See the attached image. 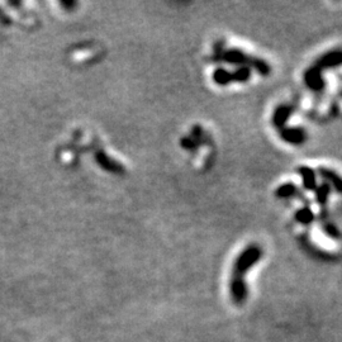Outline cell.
Here are the masks:
<instances>
[{"instance_id":"obj_1","label":"cell","mask_w":342,"mask_h":342,"mask_svg":"<svg viewBox=\"0 0 342 342\" xmlns=\"http://www.w3.org/2000/svg\"><path fill=\"white\" fill-rule=\"evenodd\" d=\"M262 256H264V251L261 246L257 244H251L245 247L234 260L232 277L229 280V293L234 304L242 305L246 302L249 290L245 282V275L262 259Z\"/></svg>"},{"instance_id":"obj_2","label":"cell","mask_w":342,"mask_h":342,"mask_svg":"<svg viewBox=\"0 0 342 342\" xmlns=\"http://www.w3.org/2000/svg\"><path fill=\"white\" fill-rule=\"evenodd\" d=\"M221 62H226L228 65L236 66V67H238V66H247V67H250L251 70H255L261 76H269L271 74V66L264 58L249 55L245 51L236 47L226 48L221 57Z\"/></svg>"},{"instance_id":"obj_3","label":"cell","mask_w":342,"mask_h":342,"mask_svg":"<svg viewBox=\"0 0 342 342\" xmlns=\"http://www.w3.org/2000/svg\"><path fill=\"white\" fill-rule=\"evenodd\" d=\"M313 65L320 69L322 73L325 70L340 67V66H342V48H335V50L327 51L323 55H321Z\"/></svg>"},{"instance_id":"obj_4","label":"cell","mask_w":342,"mask_h":342,"mask_svg":"<svg viewBox=\"0 0 342 342\" xmlns=\"http://www.w3.org/2000/svg\"><path fill=\"white\" fill-rule=\"evenodd\" d=\"M303 79H304V84L310 90L315 91V93H321L323 91L326 86V81L323 79L322 71L320 70L318 67H316L315 65L310 66L307 70L304 71V75H303Z\"/></svg>"},{"instance_id":"obj_5","label":"cell","mask_w":342,"mask_h":342,"mask_svg":"<svg viewBox=\"0 0 342 342\" xmlns=\"http://www.w3.org/2000/svg\"><path fill=\"white\" fill-rule=\"evenodd\" d=\"M280 139L293 146H300L307 141V132L302 127H284L279 131Z\"/></svg>"},{"instance_id":"obj_6","label":"cell","mask_w":342,"mask_h":342,"mask_svg":"<svg viewBox=\"0 0 342 342\" xmlns=\"http://www.w3.org/2000/svg\"><path fill=\"white\" fill-rule=\"evenodd\" d=\"M293 111H294V108L292 106H289V104H280V106H278L271 117L272 126L277 129H279V131L282 128H284L288 119L292 117Z\"/></svg>"},{"instance_id":"obj_7","label":"cell","mask_w":342,"mask_h":342,"mask_svg":"<svg viewBox=\"0 0 342 342\" xmlns=\"http://www.w3.org/2000/svg\"><path fill=\"white\" fill-rule=\"evenodd\" d=\"M318 174L325 180V183H327L328 185L342 194V176L340 174L332 169H328V167H320Z\"/></svg>"},{"instance_id":"obj_8","label":"cell","mask_w":342,"mask_h":342,"mask_svg":"<svg viewBox=\"0 0 342 342\" xmlns=\"http://www.w3.org/2000/svg\"><path fill=\"white\" fill-rule=\"evenodd\" d=\"M298 174L300 175L303 181V188L305 190H315L317 188V174L310 166H299L298 167Z\"/></svg>"},{"instance_id":"obj_9","label":"cell","mask_w":342,"mask_h":342,"mask_svg":"<svg viewBox=\"0 0 342 342\" xmlns=\"http://www.w3.org/2000/svg\"><path fill=\"white\" fill-rule=\"evenodd\" d=\"M214 84L218 86H227L232 83V74L224 67H217L212 75Z\"/></svg>"},{"instance_id":"obj_10","label":"cell","mask_w":342,"mask_h":342,"mask_svg":"<svg viewBox=\"0 0 342 342\" xmlns=\"http://www.w3.org/2000/svg\"><path fill=\"white\" fill-rule=\"evenodd\" d=\"M232 74V83L244 84L251 79L252 70L247 66H238L234 69V71H231Z\"/></svg>"},{"instance_id":"obj_11","label":"cell","mask_w":342,"mask_h":342,"mask_svg":"<svg viewBox=\"0 0 342 342\" xmlns=\"http://www.w3.org/2000/svg\"><path fill=\"white\" fill-rule=\"evenodd\" d=\"M298 193L297 185H294L293 183H285L282 184L280 186H278L277 190H275V196L279 199H288L294 196Z\"/></svg>"},{"instance_id":"obj_12","label":"cell","mask_w":342,"mask_h":342,"mask_svg":"<svg viewBox=\"0 0 342 342\" xmlns=\"http://www.w3.org/2000/svg\"><path fill=\"white\" fill-rule=\"evenodd\" d=\"M295 221L300 224H304V226H308V224L312 223L315 221V213L312 212V209L308 208V207H303V208L298 209L295 212Z\"/></svg>"},{"instance_id":"obj_13","label":"cell","mask_w":342,"mask_h":342,"mask_svg":"<svg viewBox=\"0 0 342 342\" xmlns=\"http://www.w3.org/2000/svg\"><path fill=\"white\" fill-rule=\"evenodd\" d=\"M316 191V200L320 206H325L327 203L328 198H330L331 194V186L327 183H322L321 185H317V188L315 189Z\"/></svg>"},{"instance_id":"obj_14","label":"cell","mask_w":342,"mask_h":342,"mask_svg":"<svg viewBox=\"0 0 342 342\" xmlns=\"http://www.w3.org/2000/svg\"><path fill=\"white\" fill-rule=\"evenodd\" d=\"M181 146H183L185 150H189V151H194V150H196V147H199V145L198 142H196L195 140L191 139V137H184V139L181 140Z\"/></svg>"},{"instance_id":"obj_15","label":"cell","mask_w":342,"mask_h":342,"mask_svg":"<svg viewBox=\"0 0 342 342\" xmlns=\"http://www.w3.org/2000/svg\"><path fill=\"white\" fill-rule=\"evenodd\" d=\"M323 228H325L326 234H327V236H330L331 238H335V240L340 238V232H338V229L336 228L333 224L327 223L325 227H323Z\"/></svg>"}]
</instances>
